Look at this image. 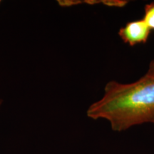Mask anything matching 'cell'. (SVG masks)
Returning <instances> with one entry per match:
<instances>
[{"mask_svg":"<svg viewBox=\"0 0 154 154\" xmlns=\"http://www.w3.org/2000/svg\"><path fill=\"white\" fill-rule=\"evenodd\" d=\"M149 73H154V60L151 61L150 63L149 69H148V72Z\"/></svg>","mask_w":154,"mask_h":154,"instance_id":"6","label":"cell"},{"mask_svg":"<svg viewBox=\"0 0 154 154\" xmlns=\"http://www.w3.org/2000/svg\"><path fill=\"white\" fill-rule=\"evenodd\" d=\"M2 103H3V100L0 99V108H1L2 106Z\"/></svg>","mask_w":154,"mask_h":154,"instance_id":"7","label":"cell"},{"mask_svg":"<svg viewBox=\"0 0 154 154\" xmlns=\"http://www.w3.org/2000/svg\"><path fill=\"white\" fill-rule=\"evenodd\" d=\"M151 30L143 19L128 22L119 31V35L125 44L130 46L144 44L149 39Z\"/></svg>","mask_w":154,"mask_h":154,"instance_id":"2","label":"cell"},{"mask_svg":"<svg viewBox=\"0 0 154 154\" xmlns=\"http://www.w3.org/2000/svg\"><path fill=\"white\" fill-rule=\"evenodd\" d=\"M82 2L81 1H75V0H68V1H58L59 5L61 7H71L79 4H82Z\"/></svg>","mask_w":154,"mask_h":154,"instance_id":"5","label":"cell"},{"mask_svg":"<svg viewBox=\"0 0 154 154\" xmlns=\"http://www.w3.org/2000/svg\"><path fill=\"white\" fill-rule=\"evenodd\" d=\"M143 19L150 29L154 30V2L145 6Z\"/></svg>","mask_w":154,"mask_h":154,"instance_id":"3","label":"cell"},{"mask_svg":"<svg viewBox=\"0 0 154 154\" xmlns=\"http://www.w3.org/2000/svg\"><path fill=\"white\" fill-rule=\"evenodd\" d=\"M101 3L103 5L111 7H124L128 3V1L124 0H103L101 1Z\"/></svg>","mask_w":154,"mask_h":154,"instance_id":"4","label":"cell"},{"mask_svg":"<svg viewBox=\"0 0 154 154\" xmlns=\"http://www.w3.org/2000/svg\"><path fill=\"white\" fill-rule=\"evenodd\" d=\"M0 2H1V1H0Z\"/></svg>","mask_w":154,"mask_h":154,"instance_id":"8","label":"cell"},{"mask_svg":"<svg viewBox=\"0 0 154 154\" xmlns=\"http://www.w3.org/2000/svg\"><path fill=\"white\" fill-rule=\"evenodd\" d=\"M86 115L93 120L108 121L117 132L154 124V73L147 72L129 84L108 82L103 96L89 106Z\"/></svg>","mask_w":154,"mask_h":154,"instance_id":"1","label":"cell"}]
</instances>
